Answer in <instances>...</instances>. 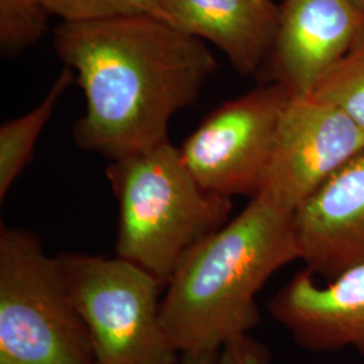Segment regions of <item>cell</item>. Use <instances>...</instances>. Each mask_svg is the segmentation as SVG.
I'll use <instances>...</instances> for the list:
<instances>
[{"instance_id":"9c48e42d","label":"cell","mask_w":364,"mask_h":364,"mask_svg":"<svg viewBox=\"0 0 364 364\" xmlns=\"http://www.w3.org/2000/svg\"><path fill=\"white\" fill-rule=\"evenodd\" d=\"M299 259L331 281L364 266V151L293 210Z\"/></svg>"},{"instance_id":"5bb4252c","label":"cell","mask_w":364,"mask_h":364,"mask_svg":"<svg viewBox=\"0 0 364 364\" xmlns=\"http://www.w3.org/2000/svg\"><path fill=\"white\" fill-rule=\"evenodd\" d=\"M45 0H0V48L15 55L41 39L48 26Z\"/></svg>"},{"instance_id":"e0dca14e","label":"cell","mask_w":364,"mask_h":364,"mask_svg":"<svg viewBox=\"0 0 364 364\" xmlns=\"http://www.w3.org/2000/svg\"><path fill=\"white\" fill-rule=\"evenodd\" d=\"M220 351L183 352L178 364H219Z\"/></svg>"},{"instance_id":"7a4b0ae2","label":"cell","mask_w":364,"mask_h":364,"mask_svg":"<svg viewBox=\"0 0 364 364\" xmlns=\"http://www.w3.org/2000/svg\"><path fill=\"white\" fill-rule=\"evenodd\" d=\"M232 220L203 237L166 284L161 317L178 351H220L260 321L257 296L299 259L293 210L258 193Z\"/></svg>"},{"instance_id":"5b68a950","label":"cell","mask_w":364,"mask_h":364,"mask_svg":"<svg viewBox=\"0 0 364 364\" xmlns=\"http://www.w3.org/2000/svg\"><path fill=\"white\" fill-rule=\"evenodd\" d=\"M57 259L96 364L180 363L161 317L164 281L117 255L63 252Z\"/></svg>"},{"instance_id":"30bf717a","label":"cell","mask_w":364,"mask_h":364,"mask_svg":"<svg viewBox=\"0 0 364 364\" xmlns=\"http://www.w3.org/2000/svg\"><path fill=\"white\" fill-rule=\"evenodd\" d=\"M269 312L306 350L364 356V266L321 284L305 267L270 299Z\"/></svg>"},{"instance_id":"8992f818","label":"cell","mask_w":364,"mask_h":364,"mask_svg":"<svg viewBox=\"0 0 364 364\" xmlns=\"http://www.w3.org/2000/svg\"><path fill=\"white\" fill-rule=\"evenodd\" d=\"M290 96L287 88L270 82L209 112L180 147L198 183L230 198L258 195Z\"/></svg>"},{"instance_id":"9a60e30c","label":"cell","mask_w":364,"mask_h":364,"mask_svg":"<svg viewBox=\"0 0 364 364\" xmlns=\"http://www.w3.org/2000/svg\"><path fill=\"white\" fill-rule=\"evenodd\" d=\"M50 15L63 22H93L124 16L164 21L162 0H45ZM165 22V21H164Z\"/></svg>"},{"instance_id":"7c38bea8","label":"cell","mask_w":364,"mask_h":364,"mask_svg":"<svg viewBox=\"0 0 364 364\" xmlns=\"http://www.w3.org/2000/svg\"><path fill=\"white\" fill-rule=\"evenodd\" d=\"M76 81L72 68L64 66L50 90L34 109L0 127V200H3L33 154L39 134L52 117L54 107L68 87Z\"/></svg>"},{"instance_id":"3957f363","label":"cell","mask_w":364,"mask_h":364,"mask_svg":"<svg viewBox=\"0 0 364 364\" xmlns=\"http://www.w3.org/2000/svg\"><path fill=\"white\" fill-rule=\"evenodd\" d=\"M119 205L117 255L168 284L183 255L228 223L230 197L209 192L170 141L112 161Z\"/></svg>"},{"instance_id":"4fadbf2b","label":"cell","mask_w":364,"mask_h":364,"mask_svg":"<svg viewBox=\"0 0 364 364\" xmlns=\"http://www.w3.org/2000/svg\"><path fill=\"white\" fill-rule=\"evenodd\" d=\"M311 93L336 107L364 130V37L329 69Z\"/></svg>"},{"instance_id":"277c9868","label":"cell","mask_w":364,"mask_h":364,"mask_svg":"<svg viewBox=\"0 0 364 364\" xmlns=\"http://www.w3.org/2000/svg\"><path fill=\"white\" fill-rule=\"evenodd\" d=\"M0 364H96L57 257L37 235L0 225Z\"/></svg>"},{"instance_id":"6da1fadb","label":"cell","mask_w":364,"mask_h":364,"mask_svg":"<svg viewBox=\"0 0 364 364\" xmlns=\"http://www.w3.org/2000/svg\"><path fill=\"white\" fill-rule=\"evenodd\" d=\"M54 49L87 100L78 147L112 161L169 141L171 117L195 103L216 70L203 39L153 16L63 22Z\"/></svg>"},{"instance_id":"8fae6325","label":"cell","mask_w":364,"mask_h":364,"mask_svg":"<svg viewBox=\"0 0 364 364\" xmlns=\"http://www.w3.org/2000/svg\"><path fill=\"white\" fill-rule=\"evenodd\" d=\"M170 26L218 46L243 76L264 64L279 19L273 0H162Z\"/></svg>"},{"instance_id":"2e32d148","label":"cell","mask_w":364,"mask_h":364,"mask_svg":"<svg viewBox=\"0 0 364 364\" xmlns=\"http://www.w3.org/2000/svg\"><path fill=\"white\" fill-rule=\"evenodd\" d=\"M219 364H267V352L258 343L245 336L221 348Z\"/></svg>"},{"instance_id":"52a82bcc","label":"cell","mask_w":364,"mask_h":364,"mask_svg":"<svg viewBox=\"0 0 364 364\" xmlns=\"http://www.w3.org/2000/svg\"><path fill=\"white\" fill-rule=\"evenodd\" d=\"M364 151V130L312 93L291 95L279 119L259 193L294 210Z\"/></svg>"},{"instance_id":"ba28073f","label":"cell","mask_w":364,"mask_h":364,"mask_svg":"<svg viewBox=\"0 0 364 364\" xmlns=\"http://www.w3.org/2000/svg\"><path fill=\"white\" fill-rule=\"evenodd\" d=\"M363 37L364 0H282L263 66L274 84L308 95Z\"/></svg>"}]
</instances>
